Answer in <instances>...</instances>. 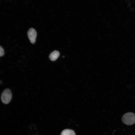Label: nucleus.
<instances>
[{"mask_svg": "<svg viewBox=\"0 0 135 135\" xmlns=\"http://www.w3.org/2000/svg\"><path fill=\"white\" fill-rule=\"evenodd\" d=\"M59 55V52L58 51L55 50L50 54L49 58L51 60L54 61L58 58Z\"/></svg>", "mask_w": 135, "mask_h": 135, "instance_id": "obj_4", "label": "nucleus"}, {"mask_svg": "<svg viewBox=\"0 0 135 135\" xmlns=\"http://www.w3.org/2000/svg\"><path fill=\"white\" fill-rule=\"evenodd\" d=\"M12 94L10 90L8 88L5 89L2 92L1 99L2 102L6 104L9 103L12 98Z\"/></svg>", "mask_w": 135, "mask_h": 135, "instance_id": "obj_2", "label": "nucleus"}, {"mask_svg": "<svg viewBox=\"0 0 135 135\" xmlns=\"http://www.w3.org/2000/svg\"><path fill=\"white\" fill-rule=\"evenodd\" d=\"M27 34L30 42L32 44H34L36 41L37 35L36 30L33 28H30Z\"/></svg>", "mask_w": 135, "mask_h": 135, "instance_id": "obj_3", "label": "nucleus"}, {"mask_svg": "<svg viewBox=\"0 0 135 135\" xmlns=\"http://www.w3.org/2000/svg\"><path fill=\"white\" fill-rule=\"evenodd\" d=\"M122 120L125 124L132 125L135 123V114L132 112L126 113L122 116Z\"/></svg>", "mask_w": 135, "mask_h": 135, "instance_id": "obj_1", "label": "nucleus"}, {"mask_svg": "<svg viewBox=\"0 0 135 135\" xmlns=\"http://www.w3.org/2000/svg\"><path fill=\"white\" fill-rule=\"evenodd\" d=\"M4 54V50L2 47L0 46V57L3 56Z\"/></svg>", "mask_w": 135, "mask_h": 135, "instance_id": "obj_6", "label": "nucleus"}, {"mask_svg": "<svg viewBox=\"0 0 135 135\" xmlns=\"http://www.w3.org/2000/svg\"><path fill=\"white\" fill-rule=\"evenodd\" d=\"M60 135H75V133L72 130L66 129L62 132Z\"/></svg>", "mask_w": 135, "mask_h": 135, "instance_id": "obj_5", "label": "nucleus"}]
</instances>
